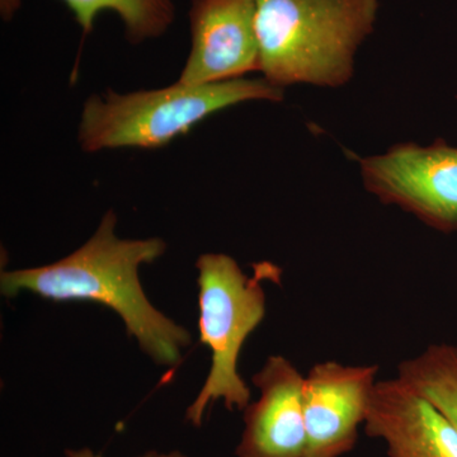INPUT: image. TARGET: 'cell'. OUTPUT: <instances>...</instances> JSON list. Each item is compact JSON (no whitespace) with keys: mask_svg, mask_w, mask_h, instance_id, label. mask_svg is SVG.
Segmentation results:
<instances>
[{"mask_svg":"<svg viewBox=\"0 0 457 457\" xmlns=\"http://www.w3.org/2000/svg\"><path fill=\"white\" fill-rule=\"evenodd\" d=\"M117 216L104 213L97 230L79 249L47 266L5 270L0 288L5 297L27 291L53 302H93L121 317L128 335L155 363L176 368L192 343L191 333L147 300L139 269L164 254L161 237L121 239Z\"/></svg>","mask_w":457,"mask_h":457,"instance_id":"obj_1","label":"cell"},{"mask_svg":"<svg viewBox=\"0 0 457 457\" xmlns=\"http://www.w3.org/2000/svg\"><path fill=\"white\" fill-rule=\"evenodd\" d=\"M378 9V0H257L262 78L282 89L345 86Z\"/></svg>","mask_w":457,"mask_h":457,"instance_id":"obj_2","label":"cell"},{"mask_svg":"<svg viewBox=\"0 0 457 457\" xmlns=\"http://www.w3.org/2000/svg\"><path fill=\"white\" fill-rule=\"evenodd\" d=\"M252 101H284V89L266 79H237L121 93L107 90L84 104L78 141L84 152L121 147L155 149L186 134L207 117Z\"/></svg>","mask_w":457,"mask_h":457,"instance_id":"obj_3","label":"cell"},{"mask_svg":"<svg viewBox=\"0 0 457 457\" xmlns=\"http://www.w3.org/2000/svg\"><path fill=\"white\" fill-rule=\"evenodd\" d=\"M198 270V328L200 341L212 351V368L186 418L195 427L203 425L207 407L222 400L228 411H245L251 389L237 371L243 345L266 315L263 281L278 278L272 263H260L248 276L230 255H200Z\"/></svg>","mask_w":457,"mask_h":457,"instance_id":"obj_4","label":"cell"},{"mask_svg":"<svg viewBox=\"0 0 457 457\" xmlns=\"http://www.w3.org/2000/svg\"><path fill=\"white\" fill-rule=\"evenodd\" d=\"M370 194L411 213L441 233L457 230V147L445 140L420 146L403 143L360 159Z\"/></svg>","mask_w":457,"mask_h":457,"instance_id":"obj_5","label":"cell"},{"mask_svg":"<svg viewBox=\"0 0 457 457\" xmlns=\"http://www.w3.org/2000/svg\"><path fill=\"white\" fill-rule=\"evenodd\" d=\"M378 365L315 363L303 384L306 450L303 457H341L351 453L365 425Z\"/></svg>","mask_w":457,"mask_h":457,"instance_id":"obj_6","label":"cell"},{"mask_svg":"<svg viewBox=\"0 0 457 457\" xmlns=\"http://www.w3.org/2000/svg\"><path fill=\"white\" fill-rule=\"evenodd\" d=\"M255 9L257 0H194L191 53L177 82L198 86L260 71Z\"/></svg>","mask_w":457,"mask_h":457,"instance_id":"obj_7","label":"cell"},{"mask_svg":"<svg viewBox=\"0 0 457 457\" xmlns=\"http://www.w3.org/2000/svg\"><path fill=\"white\" fill-rule=\"evenodd\" d=\"M260 398L245 409V431L237 457H303L305 376L284 356H270L252 378Z\"/></svg>","mask_w":457,"mask_h":457,"instance_id":"obj_8","label":"cell"},{"mask_svg":"<svg viewBox=\"0 0 457 457\" xmlns=\"http://www.w3.org/2000/svg\"><path fill=\"white\" fill-rule=\"evenodd\" d=\"M365 432L389 457H457V429L422 394L398 378L378 380Z\"/></svg>","mask_w":457,"mask_h":457,"instance_id":"obj_9","label":"cell"},{"mask_svg":"<svg viewBox=\"0 0 457 457\" xmlns=\"http://www.w3.org/2000/svg\"><path fill=\"white\" fill-rule=\"evenodd\" d=\"M84 33L92 31L102 12H113L125 27L126 37L134 44L161 37L174 20V0H62ZM21 0H0V12L11 20Z\"/></svg>","mask_w":457,"mask_h":457,"instance_id":"obj_10","label":"cell"},{"mask_svg":"<svg viewBox=\"0 0 457 457\" xmlns=\"http://www.w3.org/2000/svg\"><path fill=\"white\" fill-rule=\"evenodd\" d=\"M396 378L440 409L457 429L456 345H428L417 356L400 362Z\"/></svg>","mask_w":457,"mask_h":457,"instance_id":"obj_11","label":"cell"},{"mask_svg":"<svg viewBox=\"0 0 457 457\" xmlns=\"http://www.w3.org/2000/svg\"><path fill=\"white\" fill-rule=\"evenodd\" d=\"M156 451H149V453H144L139 457H154ZM65 457H102L96 453L95 451L90 450L89 447H83V449L78 450H65Z\"/></svg>","mask_w":457,"mask_h":457,"instance_id":"obj_12","label":"cell"},{"mask_svg":"<svg viewBox=\"0 0 457 457\" xmlns=\"http://www.w3.org/2000/svg\"><path fill=\"white\" fill-rule=\"evenodd\" d=\"M154 457H187L185 453H180V451H170L168 453H155Z\"/></svg>","mask_w":457,"mask_h":457,"instance_id":"obj_13","label":"cell"}]
</instances>
